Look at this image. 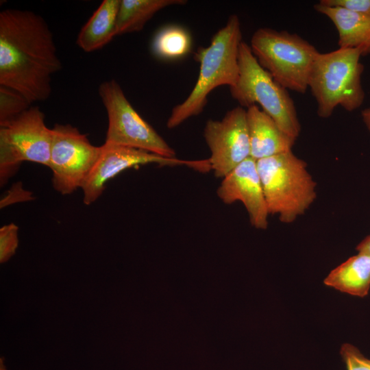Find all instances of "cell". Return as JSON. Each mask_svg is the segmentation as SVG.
<instances>
[{
	"label": "cell",
	"instance_id": "22",
	"mask_svg": "<svg viewBox=\"0 0 370 370\" xmlns=\"http://www.w3.org/2000/svg\"><path fill=\"white\" fill-rule=\"evenodd\" d=\"M319 3L331 7H339L370 16V0H321Z\"/></svg>",
	"mask_w": 370,
	"mask_h": 370
},
{
	"label": "cell",
	"instance_id": "3",
	"mask_svg": "<svg viewBox=\"0 0 370 370\" xmlns=\"http://www.w3.org/2000/svg\"><path fill=\"white\" fill-rule=\"evenodd\" d=\"M362 56L359 49L341 48L319 52L317 56L310 73L308 88L315 99L320 117L329 118L338 106L352 112L362 105Z\"/></svg>",
	"mask_w": 370,
	"mask_h": 370
},
{
	"label": "cell",
	"instance_id": "24",
	"mask_svg": "<svg viewBox=\"0 0 370 370\" xmlns=\"http://www.w3.org/2000/svg\"><path fill=\"white\" fill-rule=\"evenodd\" d=\"M358 252L370 255V235L365 237L356 247Z\"/></svg>",
	"mask_w": 370,
	"mask_h": 370
},
{
	"label": "cell",
	"instance_id": "14",
	"mask_svg": "<svg viewBox=\"0 0 370 370\" xmlns=\"http://www.w3.org/2000/svg\"><path fill=\"white\" fill-rule=\"evenodd\" d=\"M314 8L326 16L336 27L339 48L359 49L362 56L370 54V16L319 3Z\"/></svg>",
	"mask_w": 370,
	"mask_h": 370
},
{
	"label": "cell",
	"instance_id": "6",
	"mask_svg": "<svg viewBox=\"0 0 370 370\" xmlns=\"http://www.w3.org/2000/svg\"><path fill=\"white\" fill-rule=\"evenodd\" d=\"M238 64V80L230 88L232 97L243 108L259 105L283 132L296 139L301 125L293 99L288 90L260 65L250 46L243 41L239 48Z\"/></svg>",
	"mask_w": 370,
	"mask_h": 370
},
{
	"label": "cell",
	"instance_id": "15",
	"mask_svg": "<svg viewBox=\"0 0 370 370\" xmlns=\"http://www.w3.org/2000/svg\"><path fill=\"white\" fill-rule=\"evenodd\" d=\"M121 0H103L79 31L77 44L85 52L103 47L115 36Z\"/></svg>",
	"mask_w": 370,
	"mask_h": 370
},
{
	"label": "cell",
	"instance_id": "7",
	"mask_svg": "<svg viewBox=\"0 0 370 370\" xmlns=\"http://www.w3.org/2000/svg\"><path fill=\"white\" fill-rule=\"evenodd\" d=\"M0 181L3 186L23 161L49 167L51 129L38 106L0 125Z\"/></svg>",
	"mask_w": 370,
	"mask_h": 370
},
{
	"label": "cell",
	"instance_id": "18",
	"mask_svg": "<svg viewBox=\"0 0 370 370\" xmlns=\"http://www.w3.org/2000/svg\"><path fill=\"white\" fill-rule=\"evenodd\" d=\"M191 47L192 39L188 31L175 25L165 26L158 31L151 44L153 54L166 60L186 56Z\"/></svg>",
	"mask_w": 370,
	"mask_h": 370
},
{
	"label": "cell",
	"instance_id": "5",
	"mask_svg": "<svg viewBox=\"0 0 370 370\" xmlns=\"http://www.w3.org/2000/svg\"><path fill=\"white\" fill-rule=\"evenodd\" d=\"M249 46L260 65L282 87L299 93L306 91L319 53L308 41L285 30L262 27L253 34Z\"/></svg>",
	"mask_w": 370,
	"mask_h": 370
},
{
	"label": "cell",
	"instance_id": "25",
	"mask_svg": "<svg viewBox=\"0 0 370 370\" xmlns=\"http://www.w3.org/2000/svg\"><path fill=\"white\" fill-rule=\"evenodd\" d=\"M362 119L367 130L370 132V107L364 109L361 113Z\"/></svg>",
	"mask_w": 370,
	"mask_h": 370
},
{
	"label": "cell",
	"instance_id": "2",
	"mask_svg": "<svg viewBox=\"0 0 370 370\" xmlns=\"http://www.w3.org/2000/svg\"><path fill=\"white\" fill-rule=\"evenodd\" d=\"M238 16L232 14L225 25L212 38L206 47H199L195 59L199 63V73L190 93L173 108L166 122L175 128L189 118L202 112L209 94L221 86H234L239 75L238 54L242 42Z\"/></svg>",
	"mask_w": 370,
	"mask_h": 370
},
{
	"label": "cell",
	"instance_id": "8",
	"mask_svg": "<svg viewBox=\"0 0 370 370\" xmlns=\"http://www.w3.org/2000/svg\"><path fill=\"white\" fill-rule=\"evenodd\" d=\"M99 95L108 119L105 143L143 149L166 158H176L174 149L136 111L115 79L101 83Z\"/></svg>",
	"mask_w": 370,
	"mask_h": 370
},
{
	"label": "cell",
	"instance_id": "21",
	"mask_svg": "<svg viewBox=\"0 0 370 370\" xmlns=\"http://www.w3.org/2000/svg\"><path fill=\"white\" fill-rule=\"evenodd\" d=\"M340 354L347 370H370V359L365 357L354 345L343 344Z\"/></svg>",
	"mask_w": 370,
	"mask_h": 370
},
{
	"label": "cell",
	"instance_id": "20",
	"mask_svg": "<svg viewBox=\"0 0 370 370\" xmlns=\"http://www.w3.org/2000/svg\"><path fill=\"white\" fill-rule=\"evenodd\" d=\"M18 230L16 225L12 223L0 229V261H7L15 252L18 246Z\"/></svg>",
	"mask_w": 370,
	"mask_h": 370
},
{
	"label": "cell",
	"instance_id": "9",
	"mask_svg": "<svg viewBox=\"0 0 370 370\" xmlns=\"http://www.w3.org/2000/svg\"><path fill=\"white\" fill-rule=\"evenodd\" d=\"M49 167L52 184L62 195H69L82 187L100 153L101 147L92 145L87 136L70 124H56Z\"/></svg>",
	"mask_w": 370,
	"mask_h": 370
},
{
	"label": "cell",
	"instance_id": "10",
	"mask_svg": "<svg viewBox=\"0 0 370 370\" xmlns=\"http://www.w3.org/2000/svg\"><path fill=\"white\" fill-rule=\"evenodd\" d=\"M99 156L82 189L86 205L95 202L103 193L108 181L122 171L140 165L156 164L159 166H186L202 173L211 170L208 159L188 160L166 158L143 149L104 143L100 146Z\"/></svg>",
	"mask_w": 370,
	"mask_h": 370
},
{
	"label": "cell",
	"instance_id": "1",
	"mask_svg": "<svg viewBox=\"0 0 370 370\" xmlns=\"http://www.w3.org/2000/svg\"><path fill=\"white\" fill-rule=\"evenodd\" d=\"M62 68L53 34L40 15L8 8L0 12V86L31 104L47 99L51 77Z\"/></svg>",
	"mask_w": 370,
	"mask_h": 370
},
{
	"label": "cell",
	"instance_id": "11",
	"mask_svg": "<svg viewBox=\"0 0 370 370\" xmlns=\"http://www.w3.org/2000/svg\"><path fill=\"white\" fill-rule=\"evenodd\" d=\"M204 136L210 151L211 170L217 177L223 178L251 157L246 110L241 106L227 112L221 120H208Z\"/></svg>",
	"mask_w": 370,
	"mask_h": 370
},
{
	"label": "cell",
	"instance_id": "13",
	"mask_svg": "<svg viewBox=\"0 0 370 370\" xmlns=\"http://www.w3.org/2000/svg\"><path fill=\"white\" fill-rule=\"evenodd\" d=\"M250 156L256 160L291 151L296 139L289 136L257 105L246 110Z\"/></svg>",
	"mask_w": 370,
	"mask_h": 370
},
{
	"label": "cell",
	"instance_id": "17",
	"mask_svg": "<svg viewBox=\"0 0 370 370\" xmlns=\"http://www.w3.org/2000/svg\"><path fill=\"white\" fill-rule=\"evenodd\" d=\"M186 2L185 0H121L116 36L141 31L160 10L171 5H184Z\"/></svg>",
	"mask_w": 370,
	"mask_h": 370
},
{
	"label": "cell",
	"instance_id": "4",
	"mask_svg": "<svg viewBox=\"0 0 370 370\" xmlns=\"http://www.w3.org/2000/svg\"><path fill=\"white\" fill-rule=\"evenodd\" d=\"M269 214L284 223L303 214L316 198V182L307 164L292 151L256 160Z\"/></svg>",
	"mask_w": 370,
	"mask_h": 370
},
{
	"label": "cell",
	"instance_id": "19",
	"mask_svg": "<svg viewBox=\"0 0 370 370\" xmlns=\"http://www.w3.org/2000/svg\"><path fill=\"white\" fill-rule=\"evenodd\" d=\"M31 106V103L19 92L0 86V125L18 116Z\"/></svg>",
	"mask_w": 370,
	"mask_h": 370
},
{
	"label": "cell",
	"instance_id": "12",
	"mask_svg": "<svg viewBox=\"0 0 370 370\" xmlns=\"http://www.w3.org/2000/svg\"><path fill=\"white\" fill-rule=\"evenodd\" d=\"M217 193L226 204L242 202L254 227H267L269 214L255 159L249 157L224 176Z\"/></svg>",
	"mask_w": 370,
	"mask_h": 370
},
{
	"label": "cell",
	"instance_id": "23",
	"mask_svg": "<svg viewBox=\"0 0 370 370\" xmlns=\"http://www.w3.org/2000/svg\"><path fill=\"white\" fill-rule=\"evenodd\" d=\"M33 199L32 193L25 190L22 188L21 183H17L13 185L5 196L1 200V208H4L13 203L27 201Z\"/></svg>",
	"mask_w": 370,
	"mask_h": 370
},
{
	"label": "cell",
	"instance_id": "16",
	"mask_svg": "<svg viewBox=\"0 0 370 370\" xmlns=\"http://www.w3.org/2000/svg\"><path fill=\"white\" fill-rule=\"evenodd\" d=\"M323 282L353 296H367L370 289V255L358 252L334 269Z\"/></svg>",
	"mask_w": 370,
	"mask_h": 370
}]
</instances>
